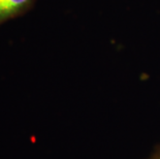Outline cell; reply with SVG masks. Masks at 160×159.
<instances>
[{"label": "cell", "mask_w": 160, "mask_h": 159, "mask_svg": "<svg viewBox=\"0 0 160 159\" xmlns=\"http://www.w3.org/2000/svg\"><path fill=\"white\" fill-rule=\"evenodd\" d=\"M35 2L36 0H0V26L24 15Z\"/></svg>", "instance_id": "obj_1"}, {"label": "cell", "mask_w": 160, "mask_h": 159, "mask_svg": "<svg viewBox=\"0 0 160 159\" xmlns=\"http://www.w3.org/2000/svg\"><path fill=\"white\" fill-rule=\"evenodd\" d=\"M148 159H160V147L158 149H156L154 151V153H153Z\"/></svg>", "instance_id": "obj_2"}]
</instances>
